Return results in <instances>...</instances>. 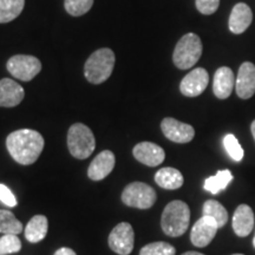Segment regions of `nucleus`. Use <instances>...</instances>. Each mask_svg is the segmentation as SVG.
Masks as SVG:
<instances>
[{"instance_id": "obj_2", "label": "nucleus", "mask_w": 255, "mask_h": 255, "mask_svg": "<svg viewBox=\"0 0 255 255\" xmlns=\"http://www.w3.org/2000/svg\"><path fill=\"white\" fill-rule=\"evenodd\" d=\"M190 209L186 202L171 201L165 207L161 218V227L165 235L177 238L183 235L189 227Z\"/></svg>"}, {"instance_id": "obj_13", "label": "nucleus", "mask_w": 255, "mask_h": 255, "mask_svg": "<svg viewBox=\"0 0 255 255\" xmlns=\"http://www.w3.org/2000/svg\"><path fill=\"white\" fill-rule=\"evenodd\" d=\"M237 94L242 100H248L255 94V65L253 63L241 64L237 78Z\"/></svg>"}, {"instance_id": "obj_34", "label": "nucleus", "mask_w": 255, "mask_h": 255, "mask_svg": "<svg viewBox=\"0 0 255 255\" xmlns=\"http://www.w3.org/2000/svg\"><path fill=\"white\" fill-rule=\"evenodd\" d=\"M253 245H254V248H255V237H254V239H253Z\"/></svg>"}, {"instance_id": "obj_28", "label": "nucleus", "mask_w": 255, "mask_h": 255, "mask_svg": "<svg viewBox=\"0 0 255 255\" xmlns=\"http://www.w3.org/2000/svg\"><path fill=\"white\" fill-rule=\"evenodd\" d=\"M223 145H225L226 150H227L228 155L234 159V161L240 162L244 158V149L240 143H239L238 138L232 133H229L223 138Z\"/></svg>"}, {"instance_id": "obj_17", "label": "nucleus", "mask_w": 255, "mask_h": 255, "mask_svg": "<svg viewBox=\"0 0 255 255\" xmlns=\"http://www.w3.org/2000/svg\"><path fill=\"white\" fill-rule=\"evenodd\" d=\"M253 20V13L250 6L245 2H239L232 9L229 17V30L235 34H241L250 27Z\"/></svg>"}, {"instance_id": "obj_16", "label": "nucleus", "mask_w": 255, "mask_h": 255, "mask_svg": "<svg viewBox=\"0 0 255 255\" xmlns=\"http://www.w3.org/2000/svg\"><path fill=\"white\" fill-rule=\"evenodd\" d=\"M254 228V213L248 205H240L233 216V229L240 238H246Z\"/></svg>"}, {"instance_id": "obj_19", "label": "nucleus", "mask_w": 255, "mask_h": 255, "mask_svg": "<svg viewBox=\"0 0 255 255\" xmlns=\"http://www.w3.org/2000/svg\"><path fill=\"white\" fill-rule=\"evenodd\" d=\"M155 182L163 189L175 190L183 186V175L175 168H162L155 174Z\"/></svg>"}, {"instance_id": "obj_31", "label": "nucleus", "mask_w": 255, "mask_h": 255, "mask_svg": "<svg viewBox=\"0 0 255 255\" xmlns=\"http://www.w3.org/2000/svg\"><path fill=\"white\" fill-rule=\"evenodd\" d=\"M55 255H77V254H76V252L71 250V248L63 247V248H59V250L55 253Z\"/></svg>"}, {"instance_id": "obj_12", "label": "nucleus", "mask_w": 255, "mask_h": 255, "mask_svg": "<svg viewBox=\"0 0 255 255\" xmlns=\"http://www.w3.org/2000/svg\"><path fill=\"white\" fill-rule=\"evenodd\" d=\"M133 157L148 167H157L164 161L165 152L161 146L152 142H141L132 150Z\"/></svg>"}, {"instance_id": "obj_25", "label": "nucleus", "mask_w": 255, "mask_h": 255, "mask_svg": "<svg viewBox=\"0 0 255 255\" xmlns=\"http://www.w3.org/2000/svg\"><path fill=\"white\" fill-rule=\"evenodd\" d=\"M65 9L72 17H81L90 11L94 0H65L64 1Z\"/></svg>"}, {"instance_id": "obj_20", "label": "nucleus", "mask_w": 255, "mask_h": 255, "mask_svg": "<svg viewBox=\"0 0 255 255\" xmlns=\"http://www.w3.org/2000/svg\"><path fill=\"white\" fill-rule=\"evenodd\" d=\"M47 228H49V222H47L46 216H33L25 227V238L32 244H36L46 237Z\"/></svg>"}, {"instance_id": "obj_26", "label": "nucleus", "mask_w": 255, "mask_h": 255, "mask_svg": "<svg viewBox=\"0 0 255 255\" xmlns=\"http://www.w3.org/2000/svg\"><path fill=\"white\" fill-rule=\"evenodd\" d=\"M176 250L174 246L167 242L158 241L152 242L144 246L139 252V255H175Z\"/></svg>"}, {"instance_id": "obj_24", "label": "nucleus", "mask_w": 255, "mask_h": 255, "mask_svg": "<svg viewBox=\"0 0 255 255\" xmlns=\"http://www.w3.org/2000/svg\"><path fill=\"white\" fill-rule=\"evenodd\" d=\"M23 232V223L15 218L13 213L0 209V233L18 235Z\"/></svg>"}, {"instance_id": "obj_10", "label": "nucleus", "mask_w": 255, "mask_h": 255, "mask_svg": "<svg viewBox=\"0 0 255 255\" xmlns=\"http://www.w3.org/2000/svg\"><path fill=\"white\" fill-rule=\"evenodd\" d=\"M208 83L209 76L205 69H194L181 82V94L187 96V97H197L206 90L208 87Z\"/></svg>"}, {"instance_id": "obj_6", "label": "nucleus", "mask_w": 255, "mask_h": 255, "mask_svg": "<svg viewBox=\"0 0 255 255\" xmlns=\"http://www.w3.org/2000/svg\"><path fill=\"white\" fill-rule=\"evenodd\" d=\"M156 191L143 182H132L124 188L122 201L124 205L138 209H149L155 205Z\"/></svg>"}, {"instance_id": "obj_14", "label": "nucleus", "mask_w": 255, "mask_h": 255, "mask_svg": "<svg viewBox=\"0 0 255 255\" xmlns=\"http://www.w3.org/2000/svg\"><path fill=\"white\" fill-rule=\"evenodd\" d=\"M25 91L20 84L13 79L4 78L0 81V107L13 108L21 103Z\"/></svg>"}, {"instance_id": "obj_1", "label": "nucleus", "mask_w": 255, "mask_h": 255, "mask_svg": "<svg viewBox=\"0 0 255 255\" xmlns=\"http://www.w3.org/2000/svg\"><path fill=\"white\" fill-rule=\"evenodd\" d=\"M43 136L36 130L20 129L11 132L6 138V146L15 162L23 165L33 164L43 151Z\"/></svg>"}, {"instance_id": "obj_18", "label": "nucleus", "mask_w": 255, "mask_h": 255, "mask_svg": "<svg viewBox=\"0 0 255 255\" xmlns=\"http://www.w3.org/2000/svg\"><path fill=\"white\" fill-rule=\"evenodd\" d=\"M234 73L231 68L222 66L216 70L214 76V83H213V91L219 100H226L232 95L234 89Z\"/></svg>"}, {"instance_id": "obj_7", "label": "nucleus", "mask_w": 255, "mask_h": 255, "mask_svg": "<svg viewBox=\"0 0 255 255\" xmlns=\"http://www.w3.org/2000/svg\"><path fill=\"white\" fill-rule=\"evenodd\" d=\"M6 68L14 78L23 82H30L40 72L41 63L33 56L15 55L8 59Z\"/></svg>"}, {"instance_id": "obj_30", "label": "nucleus", "mask_w": 255, "mask_h": 255, "mask_svg": "<svg viewBox=\"0 0 255 255\" xmlns=\"http://www.w3.org/2000/svg\"><path fill=\"white\" fill-rule=\"evenodd\" d=\"M0 201L8 207H15L18 203L13 193L5 184H0Z\"/></svg>"}, {"instance_id": "obj_11", "label": "nucleus", "mask_w": 255, "mask_h": 255, "mask_svg": "<svg viewBox=\"0 0 255 255\" xmlns=\"http://www.w3.org/2000/svg\"><path fill=\"white\" fill-rule=\"evenodd\" d=\"M218 225L213 219L202 216L197 220L195 225L193 226L190 233V241L194 246L196 247H206L208 246L213 239L215 238L216 232H218Z\"/></svg>"}, {"instance_id": "obj_23", "label": "nucleus", "mask_w": 255, "mask_h": 255, "mask_svg": "<svg viewBox=\"0 0 255 255\" xmlns=\"http://www.w3.org/2000/svg\"><path fill=\"white\" fill-rule=\"evenodd\" d=\"M233 175L231 170L228 169H225V170H220L218 174L214 175V176H210L206 180L205 182V189L209 193L219 194L220 191L226 189L229 183L232 182Z\"/></svg>"}, {"instance_id": "obj_8", "label": "nucleus", "mask_w": 255, "mask_h": 255, "mask_svg": "<svg viewBox=\"0 0 255 255\" xmlns=\"http://www.w3.org/2000/svg\"><path fill=\"white\" fill-rule=\"evenodd\" d=\"M108 242L115 253L129 255L132 252L133 244H135V233H133L131 225L128 222L119 223L111 231Z\"/></svg>"}, {"instance_id": "obj_27", "label": "nucleus", "mask_w": 255, "mask_h": 255, "mask_svg": "<svg viewBox=\"0 0 255 255\" xmlns=\"http://www.w3.org/2000/svg\"><path fill=\"white\" fill-rule=\"evenodd\" d=\"M21 250V241L14 234H4L0 238V255L17 253Z\"/></svg>"}, {"instance_id": "obj_32", "label": "nucleus", "mask_w": 255, "mask_h": 255, "mask_svg": "<svg viewBox=\"0 0 255 255\" xmlns=\"http://www.w3.org/2000/svg\"><path fill=\"white\" fill-rule=\"evenodd\" d=\"M182 255H205V254L197 253V252H186V253H183Z\"/></svg>"}, {"instance_id": "obj_22", "label": "nucleus", "mask_w": 255, "mask_h": 255, "mask_svg": "<svg viewBox=\"0 0 255 255\" xmlns=\"http://www.w3.org/2000/svg\"><path fill=\"white\" fill-rule=\"evenodd\" d=\"M24 6L25 0H0V23L14 20L21 13Z\"/></svg>"}, {"instance_id": "obj_3", "label": "nucleus", "mask_w": 255, "mask_h": 255, "mask_svg": "<svg viewBox=\"0 0 255 255\" xmlns=\"http://www.w3.org/2000/svg\"><path fill=\"white\" fill-rule=\"evenodd\" d=\"M115 66V53L113 50L103 47L95 51L84 65V75L91 84H101L113 73Z\"/></svg>"}, {"instance_id": "obj_5", "label": "nucleus", "mask_w": 255, "mask_h": 255, "mask_svg": "<svg viewBox=\"0 0 255 255\" xmlns=\"http://www.w3.org/2000/svg\"><path fill=\"white\" fill-rule=\"evenodd\" d=\"M96 142L91 129L83 123L70 127L68 132V148L75 158L85 159L95 150Z\"/></svg>"}, {"instance_id": "obj_29", "label": "nucleus", "mask_w": 255, "mask_h": 255, "mask_svg": "<svg viewBox=\"0 0 255 255\" xmlns=\"http://www.w3.org/2000/svg\"><path fill=\"white\" fill-rule=\"evenodd\" d=\"M220 0H196V8L202 14L209 15L215 13L219 8Z\"/></svg>"}, {"instance_id": "obj_21", "label": "nucleus", "mask_w": 255, "mask_h": 255, "mask_svg": "<svg viewBox=\"0 0 255 255\" xmlns=\"http://www.w3.org/2000/svg\"><path fill=\"white\" fill-rule=\"evenodd\" d=\"M202 214L207 218L213 219L216 222L219 228L226 226L228 221V213L221 203L215 200H208L206 201L205 205L202 208Z\"/></svg>"}, {"instance_id": "obj_35", "label": "nucleus", "mask_w": 255, "mask_h": 255, "mask_svg": "<svg viewBox=\"0 0 255 255\" xmlns=\"http://www.w3.org/2000/svg\"><path fill=\"white\" fill-rule=\"evenodd\" d=\"M233 255H244V254H233Z\"/></svg>"}, {"instance_id": "obj_4", "label": "nucleus", "mask_w": 255, "mask_h": 255, "mask_svg": "<svg viewBox=\"0 0 255 255\" xmlns=\"http://www.w3.org/2000/svg\"><path fill=\"white\" fill-rule=\"evenodd\" d=\"M202 41L195 33H187L178 40L174 50V64L181 70L193 68L202 56Z\"/></svg>"}, {"instance_id": "obj_15", "label": "nucleus", "mask_w": 255, "mask_h": 255, "mask_svg": "<svg viewBox=\"0 0 255 255\" xmlns=\"http://www.w3.org/2000/svg\"><path fill=\"white\" fill-rule=\"evenodd\" d=\"M115 162H116V158H115L113 151H102L101 154L96 156L94 161L91 162L88 170V176L90 177L92 181L104 180V178L114 170Z\"/></svg>"}, {"instance_id": "obj_33", "label": "nucleus", "mask_w": 255, "mask_h": 255, "mask_svg": "<svg viewBox=\"0 0 255 255\" xmlns=\"http://www.w3.org/2000/svg\"><path fill=\"white\" fill-rule=\"evenodd\" d=\"M251 130H252V133H253V137H254V139H255V121H254L253 123H252Z\"/></svg>"}, {"instance_id": "obj_9", "label": "nucleus", "mask_w": 255, "mask_h": 255, "mask_svg": "<svg viewBox=\"0 0 255 255\" xmlns=\"http://www.w3.org/2000/svg\"><path fill=\"white\" fill-rule=\"evenodd\" d=\"M162 132L169 141L175 143H188L195 136V130L189 124L167 117L161 123Z\"/></svg>"}]
</instances>
